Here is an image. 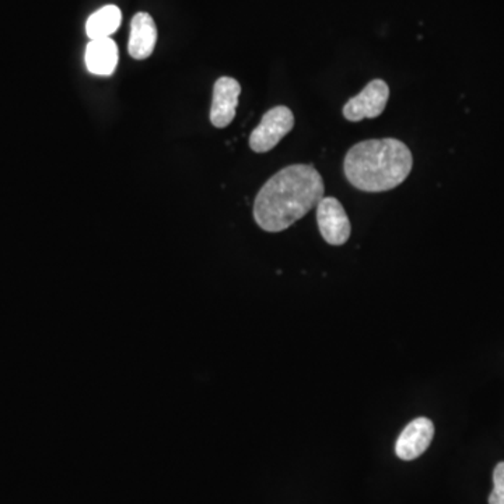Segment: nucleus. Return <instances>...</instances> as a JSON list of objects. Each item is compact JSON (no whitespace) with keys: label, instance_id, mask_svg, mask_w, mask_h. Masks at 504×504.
<instances>
[{"label":"nucleus","instance_id":"nucleus-1","mask_svg":"<svg viewBox=\"0 0 504 504\" xmlns=\"http://www.w3.org/2000/svg\"><path fill=\"white\" fill-rule=\"evenodd\" d=\"M324 193L321 174L312 165H289L262 186L254 204V219L262 230L280 233L317 207Z\"/></svg>","mask_w":504,"mask_h":504},{"label":"nucleus","instance_id":"nucleus-2","mask_svg":"<svg viewBox=\"0 0 504 504\" xmlns=\"http://www.w3.org/2000/svg\"><path fill=\"white\" fill-rule=\"evenodd\" d=\"M411 149L398 139H370L354 144L343 163L349 183L363 193H385L411 174Z\"/></svg>","mask_w":504,"mask_h":504},{"label":"nucleus","instance_id":"nucleus-3","mask_svg":"<svg viewBox=\"0 0 504 504\" xmlns=\"http://www.w3.org/2000/svg\"><path fill=\"white\" fill-rule=\"evenodd\" d=\"M294 117L290 109L278 105L262 117L261 123L249 136V147L256 153H267L293 130Z\"/></svg>","mask_w":504,"mask_h":504},{"label":"nucleus","instance_id":"nucleus-4","mask_svg":"<svg viewBox=\"0 0 504 504\" xmlns=\"http://www.w3.org/2000/svg\"><path fill=\"white\" fill-rule=\"evenodd\" d=\"M390 88L382 79L370 81L359 96L353 97L343 107V117L351 122H361L364 118H377L387 107Z\"/></svg>","mask_w":504,"mask_h":504},{"label":"nucleus","instance_id":"nucleus-5","mask_svg":"<svg viewBox=\"0 0 504 504\" xmlns=\"http://www.w3.org/2000/svg\"><path fill=\"white\" fill-rule=\"evenodd\" d=\"M317 222L322 238L331 246H343L351 237V222L345 207L336 198H322L317 205Z\"/></svg>","mask_w":504,"mask_h":504},{"label":"nucleus","instance_id":"nucleus-6","mask_svg":"<svg viewBox=\"0 0 504 504\" xmlns=\"http://www.w3.org/2000/svg\"><path fill=\"white\" fill-rule=\"evenodd\" d=\"M435 426L427 417H417L403 430L396 440L395 453L404 461H412L429 448Z\"/></svg>","mask_w":504,"mask_h":504},{"label":"nucleus","instance_id":"nucleus-7","mask_svg":"<svg viewBox=\"0 0 504 504\" xmlns=\"http://www.w3.org/2000/svg\"><path fill=\"white\" fill-rule=\"evenodd\" d=\"M241 86L236 79H217L214 88V102L210 110V122L216 128H226L235 120Z\"/></svg>","mask_w":504,"mask_h":504},{"label":"nucleus","instance_id":"nucleus-8","mask_svg":"<svg viewBox=\"0 0 504 504\" xmlns=\"http://www.w3.org/2000/svg\"><path fill=\"white\" fill-rule=\"evenodd\" d=\"M157 42V27L149 13L141 12L133 16L131 23L128 51L133 59L143 60L153 54Z\"/></svg>","mask_w":504,"mask_h":504},{"label":"nucleus","instance_id":"nucleus-9","mask_svg":"<svg viewBox=\"0 0 504 504\" xmlns=\"http://www.w3.org/2000/svg\"><path fill=\"white\" fill-rule=\"evenodd\" d=\"M86 65L93 75H112L118 65V47L115 41L111 38L90 41L86 48Z\"/></svg>","mask_w":504,"mask_h":504},{"label":"nucleus","instance_id":"nucleus-10","mask_svg":"<svg viewBox=\"0 0 504 504\" xmlns=\"http://www.w3.org/2000/svg\"><path fill=\"white\" fill-rule=\"evenodd\" d=\"M122 21V13L114 5L101 7L96 13L89 17L86 31H88L89 38L102 39L111 38L112 34L120 27Z\"/></svg>","mask_w":504,"mask_h":504},{"label":"nucleus","instance_id":"nucleus-11","mask_svg":"<svg viewBox=\"0 0 504 504\" xmlns=\"http://www.w3.org/2000/svg\"><path fill=\"white\" fill-rule=\"evenodd\" d=\"M493 485L495 487H504V462H499L493 471Z\"/></svg>","mask_w":504,"mask_h":504},{"label":"nucleus","instance_id":"nucleus-12","mask_svg":"<svg viewBox=\"0 0 504 504\" xmlns=\"http://www.w3.org/2000/svg\"><path fill=\"white\" fill-rule=\"evenodd\" d=\"M489 504H504V487L493 488L489 496Z\"/></svg>","mask_w":504,"mask_h":504}]
</instances>
